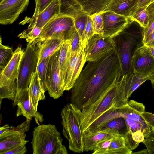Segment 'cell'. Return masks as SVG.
Listing matches in <instances>:
<instances>
[{"instance_id":"1","label":"cell","mask_w":154,"mask_h":154,"mask_svg":"<svg viewBox=\"0 0 154 154\" xmlns=\"http://www.w3.org/2000/svg\"><path fill=\"white\" fill-rule=\"evenodd\" d=\"M121 78L120 65L115 49L97 60L88 62L71 89L70 101L81 110L97 101Z\"/></svg>"},{"instance_id":"2","label":"cell","mask_w":154,"mask_h":154,"mask_svg":"<svg viewBox=\"0 0 154 154\" xmlns=\"http://www.w3.org/2000/svg\"><path fill=\"white\" fill-rule=\"evenodd\" d=\"M127 75H124L116 85L94 104L81 110L80 124L82 133L107 111L128 104L125 86Z\"/></svg>"},{"instance_id":"3","label":"cell","mask_w":154,"mask_h":154,"mask_svg":"<svg viewBox=\"0 0 154 154\" xmlns=\"http://www.w3.org/2000/svg\"><path fill=\"white\" fill-rule=\"evenodd\" d=\"M113 38L116 44V51L120 63L122 78L132 72L131 58L136 50L144 45L143 28H131L129 23L122 32Z\"/></svg>"},{"instance_id":"4","label":"cell","mask_w":154,"mask_h":154,"mask_svg":"<svg viewBox=\"0 0 154 154\" xmlns=\"http://www.w3.org/2000/svg\"><path fill=\"white\" fill-rule=\"evenodd\" d=\"M32 144L33 154H67L63 139L56 126L42 124L34 128Z\"/></svg>"},{"instance_id":"5","label":"cell","mask_w":154,"mask_h":154,"mask_svg":"<svg viewBox=\"0 0 154 154\" xmlns=\"http://www.w3.org/2000/svg\"><path fill=\"white\" fill-rule=\"evenodd\" d=\"M81 110L70 103L66 105L61 112L62 133L69 142V149L75 153L84 152L80 124Z\"/></svg>"},{"instance_id":"6","label":"cell","mask_w":154,"mask_h":154,"mask_svg":"<svg viewBox=\"0 0 154 154\" xmlns=\"http://www.w3.org/2000/svg\"><path fill=\"white\" fill-rule=\"evenodd\" d=\"M40 50V42L37 38L31 43H28L22 58L17 80V92L13 101L14 107L22 95L28 88L33 74L36 72Z\"/></svg>"},{"instance_id":"7","label":"cell","mask_w":154,"mask_h":154,"mask_svg":"<svg viewBox=\"0 0 154 154\" xmlns=\"http://www.w3.org/2000/svg\"><path fill=\"white\" fill-rule=\"evenodd\" d=\"M12 58L4 69L0 72V99L11 100L13 101L17 92V80L19 67L24 51L17 47L14 52Z\"/></svg>"},{"instance_id":"8","label":"cell","mask_w":154,"mask_h":154,"mask_svg":"<svg viewBox=\"0 0 154 154\" xmlns=\"http://www.w3.org/2000/svg\"><path fill=\"white\" fill-rule=\"evenodd\" d=\"M76 30L74 18L66 15H58L51 19L42 28L37 39L43 41L56 39L69 40Z\"/></svg>"},{"instance_id":"9","label":"cell","mask_w":154,"mask_h":154,"mask_svg":"<svg viewBox=\"0 0 154 154\" xmlns=\"http://www.w3.org/2000/svg\"><path fill=\"white\" fill-rule=\"evenodd\" d=\"M60 47L50 56L46 76V90L50 96L54 99L62 96L65 91L60 79L59 63Z\"/></svg>"},{"instance_id":"10","label":"cell","mask_w":154,"mask_h":154,"mask_svg":"<svg viewBox=\"0 0 154 154\" xmlns=\"http://www.w3.org/2000/svg\"><path fill=\"white\" fill-rule=\"evenodd\" d=\"M113 38L98 34H94L88 41L85 48L86 61L97 60L109 52L116 49Z\"/></svg>"},{"instance_id":"11","label":"cell","mask_w":154,"mask_h":154,"mask_svg":"<svg viewBox=\"0 0 154 154\" xmlns=\"http://www.w3.org/2000/svg\"><path fill=\"white\" fill-rule=\"evenodd\" d=\"M131 64L132 72L138 77H149L154 72V58L144 45L136 50Z\"/></svg>"},{"instance_id":"12","label":"cell","mask_w":154,"mask_h":154,"mask_svg":"<svg viewBox=\"0 0 154 154\" xmlns=\"http://www.w3.org/2000/svg\"><path fill=\"white\" fill-rule=\"evenodd\" d=\"M30 121L26 119L17 127L11 126L6 132L0 134V153L19 145L26 144L29 140H25L26 135L25 133L29 129Z\"/></svg>"},{"instance_id":"13","label":"cell","mask_w":154,"mask_h":154,"mask_svg":"<svg viewBox=\"0 0 154 154\" xmlns=\"http://www.w3.org/2000/svg\"><path fill=\"white\" fill-rule=\"evenodd\" d=\"M30 0H0V23L12 24L28 6Z\"/></svg>"},{"instance_id":"14","label":"cell","mask_w":154,"mask_h":154,"mask_svg":"<svg viewBox=\"0 0 154 154\" xmlns=\"http://www.w3.org/2000/svg\"><path fill=\"white\" fill-rule=\"evenodd\" d=\"M128 18L110 10L103 12V35L113 38L122 32L129 23Z\"/></svg>"},{"instance_id":"15","label":"cell","mask_w":154,"mask_h":154,"mask_svg":"<svg viewBox=\"0 0 154 154\" xmlns=\"http://www.w3.org/2000/svg\"><path fill=\"white\" fill-rule=\"evenodd\" d=\"M86 62L85 48L79 45L74 54L71 57L65 78L64 91H68L72 88Z\"/></svg>"},{"instance_id":"16","label":"cell","mask_w":154,"mask_h":154,"mask_svg":"<svg viewBox=\"0 0 154 154\" xmlns=\"http://www.w3.org/2000/svg\"><path fill=\"white\" fill-rule=\"evenodd\" d=\"M60 3L59 0H54L40 14L34 18L26 17L20 22V24H29L28 28L34 26L43 27L54 17L59 15Z\"/></svg>"},{"instance_id":"17","label":"cell","mask_w":154,"mask_h":154,"mask_svg":"<svg viewBox=\"0 0 154 154\" xmlns=\"http://www.w3.org/2000/svg\"><path fill=\"white\" fill-rule=\"evenodd\" d=\"M17 105L18 106L16 114L17 117L22 115L26 119L31 120L34 117L38 125L43 122V116L35 109L30 99L28 88L24 91Z\"/></svg>"},{"instance_id":"18","label":"cell","mask_w":154,"mask_h":154,"mask_svg":"<svg viewBox=\"0 0 154 154\" xmlns=\"http://www.w3.org/2000/svg\"><path fill=\"white\" fill-rule=\"evenodd\" d=\"M119 109L120 117L128 118L138 122L148 132L152 129L140 115L145 110V106L142 103L130 100L128 104Z\"/></svg>"},{"instance_id":"19","label":"cell","mask_w":154,"mask_h":154,"mask_svg":"<svg viewBox=\"0 0 154 154\" xmlns=\"http://www.w3.org/2000/svg\"><path fill=\"white\" fill-rule=\"evenodd\" d=\"M128 130V127L124 118L119 117L109 121L91 132L100 131L124 137Z\"/></svg>"},{"instance_id":"20","label":"cell","mask_w":154,"mask_h":154,"mask_svg":"<svg viewBox=\"0 0 154 154\" xmlns=\"http://www.w3.org/2000/svg\"><path fill=\"white\" fill-rule=\"evenodd\" d=\"M28 89L32 104L35 109L37 110L38 102L45 98V91L36 71L32 75Z\"/></svg>"},{"instance_id":"21","label":"cell","mask_w":154,"mask_h":154,"mask_svg":"<svg viewBox=\"0 0 154 154\" xmlns=\"http://www.w3.org/2000/svg\"><path fill=\"white\" fill-rule=\"evenodd\" d=\"M71 58V48L70 42L69 40H67L63 42L61 46L59 58L60 75L64 89L65 78Z\"/></svg>"},{"instance_id":"22","label":"cell","mask_w":154,"mask_h":154,"mask_svg":"<svg viewBox=\"0 0 154 154\" xmlns=\"http://www.w3.org/2000/svg\"><path fill=\"white\" fill-rule=\"evenodd\" d=\"M139 0H112L104 11L110 10L128 18Z\"/></svg>"},{"instance_id":"23","label":"cell","mask_w":154,"mask_h":154,"mask_svg":"<svg viewBox=\"0 0 154 154\" xmlns=\"http://www.w3.org/2000/svg\"><path fill=\"white\" fill-rule=\"evenodd\" d=\"M82 135L84 152L93 151L101 141L114 135L100 131L83 133Z\"/></svg>"},{"instance_id":"24","label":"cell","mask_w":154,"mask_h":154,"mask_svg":"<svg viewBox=\"0 0 154 154\" xmlns=\"http://www.w3.org/2000/svg\"><path fill=\"white\" fill-rule=\"evenodd\" d=\"M38 40L40 42V50L38 64L50 56L56 50L61 47L64 41L56 39H48L43 41Z\"/></svg>"},{"instance_id":"25","label":"cell","mask_w":154,"mask_h":154,"mask_svg":"<svg viewBox=\"0 0 154 154\" xmlns=\"http://www.w3.org/2000/svg\"><path fill=\"white\" fill-rule=\"evenodd\" d=\"M88 15L103 11L112 0H77Z\"/></svg>"},{"instance_id":"26","label":"cell","mask_w":154,"mask_h":154,"mask_svg":"<svg viewBox=\"0 0 154 154\" xmlns=\"http://www.w3.org/2000/svg\"><path fill=\"white\" fill-rule=\"evenodd\" d=\"M60 13L59 15H66L74 19L84 12L77 0H59Z\"/></svg>"},{"instance_id":"27","label":"cell","mask_w":154,"mask_h":154,"mask_svg":"<svg viewBox=\"0 0 154 154\" xmlns=\"http://www.w3.org/2000/svg\"><path fill=\"white\" fill-rule=\"evenodd\" d=\"M132 151L126 146L124 136L115 135L110 145L104 154H132Z\"/></svg>"},{"instance_id":"28","label":"cell","mask_w":154,"mask_h":154,"mask_svg":"<svg viewBox=\"0 0 154 154\" xmlns=\"http://www.w3.org/2000/svg\"><path fill=\"white\" fill-rule=\"evenodd\" d=\"M149 76L145 78L139 77L133 72L127 75L125 86L127 98L129 99L132 93L144 82L149 80Z\"/></svg>"},{"instance_id":"29","label":"cell","mask_w":154,"mask_h":154,"mask_svg":"<svg viewBox=\"0 0 154 154\" xmlns=\"http://www.w3.org/2000/svg\"><path fill=\"white\" fill-rule=\"evenodd\" d=\"M148 6L136 9L129 16L128 19L137 22L143 29L146 28L149 23V17L147 11Z\"/></svg>"},{"instance_id":"30","label":"cell","mask_w":154,"mask_h":154,"mask_svg":"<svg viewBox=\"0 0 154 154\" xmlns=\"http://www.w3.org/2000/svg\"><path fill=\"white\" fill-rule=\"evenodd\" d=\"M12 48L3 45L2 38L0 39V71L2 72L12 58L14 54Z\"/></svg>"},{"instance_id":"31","label":"cell","mask_w":154,"mask_h":154,"mask_svg":"<svg viewBox=\"0 0 154 154\" xmlns=\"http://www.w3.org/2000/svg\"><path fill=\"white\" fill-rule=\"evenodd\" d=\"M93 23L90 16H88L86 26L80 37L79 45L85 48L88 41L94 35Z\"/></svg>"},{"instance_id":"32","label":"cell","mask_w":154,"mask_h":154,"mask_svg":"<svg viewBox=\"0 0 154 154\" xmlns=\"http://www.w3.org/2000/svg\"><path fill=\"white\" fill-rule=\"evenodd\" d=\"M42 28L34 26L28 28L19 34L18 37L20 38L26 39L28 43H31L37 38L42 31Z\"/></svg>"},{"instance_id":"33","label":"cell","mask_w":154,"mask_h":154,"mask_svg":"<svg viewBox=\"0 0 154 154\" xmlns=\"http://www.w3.org/2000/svg\"><path fill=\"white\" fill-rule=\"evenodd\" d=\"M147 11L149 23L146 27L143 29V43L154 31V2L148 7Z\"/></svg>"},{"instance_id":"34","label":"cell","mask_w":154,"mask_h":154,"mask_svg":"<svg viewBox=\"0 0 154 154\" xmlns=\"http://www.w3.org/2000/svg\"><path fill=\"white\" fill-rule=\"evenodd\" d=\"M103 12L95 14L90 16L93 21L94 29V34L103 35Z\"/></svg>"},{"instance_id":"35","label":"cell","mask_w":154,"mask_h":154,"mask_svg":"<svg viewBox=\"0 0 154 154\" xmlns=\"http://www.w3.org/2000/svg\"><path fill=\"white\" fill-rule=\"evenodd\" d=\"M88 16L87 14L84 12L74 19L75 29L80 37L86 25Z\"/></svg>"},{"instance_id":"36","label":"cell","mask_w":154,"mask_h":154,"mask_svg":"<svg viewBox=\"0 0 154 154\" xmlns=\"http://www.w3.org/2000/svg\"><path fill=\"white\" fill-rule=\"evenodd\" d=\"M50 57L43 60L38 64L36 71L38 73L41 82L45 91H46L45 87L46 76Z\"/></svg>"},{"instance_id":"37","label":"cell","mask_w":154,"mask_h":154,"mask_svg":"<svg viewBox=\"0 0 154 154\" xmlns=\"http://www.w3.org/2000/svg\"><path fill=\"white\" fill-rule=\"evenodd\" d=\"M142 143L146 146L149 154H154V129H152L145 136Z\"/></svg>"},{"instance_id":"38","label":"cell","mask_w":154,"mask_h":154,"mask_svg":"<svg viewBox=\"0 0 154 154\" xmlns=\"http://www.w3.org/2000/svg\"><path fill=\"white\" fill-rule=\"evenodd\" d=\"M113 137L105 139L100 142L92 154H104L110 146Z\"/></svg>"},{"instance_id":"39","label":"cell","mask_w":154,"mask_h":154,"mask_svg":"<svg viewBox=\"0 0 154 154\" xmlns=\"http://www.w3.org/2000/svg\"><path fill=\"white\" fill-rule=\"evenodd\" d=\"M54 0H35V7L32 18H34L40 14Z\"/></svg>"},{"instance_id":"40","label":"cell","mask_w":154,"mask_h":154,"mask_svg":"<svg viewBox=\"0 0 154 154\" xmlns=\"http://www.w3.org/2000/svg\"><path fill=\"white\" fill-rule=\"evenodd\" d=\"M26 144H23L19 145L12 148L3 152L0 154H25L27 152Z\"/></svg>"},{"instance_id":"41","label":"cell","mask_w":154,"mask_h":154,"mask_svg":"<svg viewBox=\"0 0 154 154\" xmlns=\"http://www.w3.org/2000/svg\"><path fill=\"white\" fill-rule=\"evenodd\" d=\"M80 40V37L76 30L69 39L71 48V57L74 54L79 47Z\"/></svg>"},{"instance_id":"42","label":"cell","mask_w":154,"mask_h":154,"mask_svg":"<svg viewBox=\"0 0 154 154\" xmlns=\"http://www.w3.org/2000/svg\"><path fill=\"white\" fill-rule=\"evenodd\" d=\"M146 124L154 129V114L144 111L140 114Z\"/></svg>"},{"instance_id":"43","label":"cell","mask_w":154,"mask_h":154,"mask_svg":"<svg viewBox=\"0 0 154 154\" xmlns=\"http://www.w3.org/2000/svg\"><path fill=\"white\" fill-rule=\"evenodd\" d=\"M154 2V0H139L134 11L137 8L148 6Z\"/></svg>"},{"instance_id":"44","label":"cell","mask_w":154,"mask_h":154,"mask_svg":"<svg viewBox=\"0 0 154 154\" xmlns=\"http://www.w3.org/2000/svg\"><path fill=\"white\" fill-rule=\"evenodd\" d=\"M146 46H154V31L143 42Z\"/></svg>"},{"instance_id":"45","label":"cell","mask_w":154,"mask_h":154,"mask_svg":"<svg viewBox=\"0 0 154 154\" xmlns=\"http://www.w3.org/2000/svg\"><path fill=\"white\" fill-rule=\"evenodd\" d=\"M10 128L9 125L6 124L0 127V134H2L6 132Z\"/></svg>"},{"instance_id":"46","label":"cell","mask_w":154,"mask_h":154,"mask_svg":"<svg viewBox=\"0 0 154 154\" xmlns=\"http://www.w3.org/2000/svg\"><path fill=\"white\" fill-rule=\"evenodd\" d=\"M132 154H149V153L147 149L141 150L140 151L136 152H133Z\"/></svg>"},{"instance_id":"47","label":"cell","mask_w":154,"mask_h":154,"mask_svg":"<svg viewBox=\"0 0 154 154\" xmlns=\"http://www.w3.org/2000/svg\"><path fill=\"white\" fill-rule=\"evenodd\" d=\"M149 80H150L152 84V88H154V72L150 76Z\"/></svg>"},{"instance_id":"48","label":"cell","mask_w":154,"mask_h":154,"mask_svg":"<svg viewBox=\"0 0 154 154\" xmlns=\"http://www.w3.org/2000/svg\"><path fill=\"white\" fill-rule=\"evenodd\" d=\"M154 58V46H147Z\"/></svg>"}]
</instances>
